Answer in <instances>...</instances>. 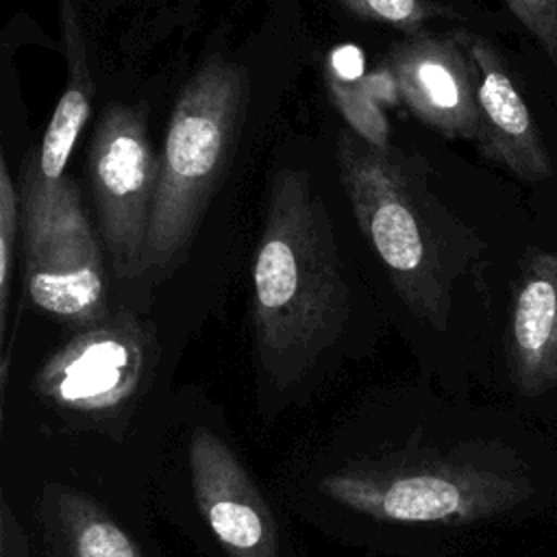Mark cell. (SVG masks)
<instances>
[{
    "mask_svg": "<svg viewBox=\"0 0 557 557\" xmlns=\"http://www.w3.org/2000/svg\"><path fill=\"white\" fill-rule=\"evenodd\" d=\"M61 7L67 35L70 81L46 126L37 161L26 172L22 200H46L61 187V183L65 181L63 172L67 159L91 111V78L89 67L85 63L87 57L78 33V24L74 20V11H70L72 7H67V0H61Z\"/></svg>",
    "mask_w": 557,
    "mask_h": 557,
    "instance_id": "cell-12",
    "label": "cell"
},
{
    "mask_svg": "<svg viewBox=\"0 0 557 557\" xmlns=\"http://www.w3.org/2000/svg\"><path fill=\"white\" fill-rule=\"evenodd\" d=\"M154 363L150 331L131 311H115L57 348L39 368L35 392L59 416L107 431L135 411Z\"/></svg>",
    "mask_w": 557,
    "mask_h": 557,
    "instance_id": "cell-5",
    "label": "cell"
},
{
    "mask_svg": "<svg viewBox=\"0 0 557 557\" xmlns=\"http://www.w3.org/2000/svg\"><path fill=\"white\" fill-rule=\"evenodd\" d=\"M505 4L557 67V0H505Z\"/></svg>",
    "mask_w": 557,
    "mask_h": 557,
    "instance_id": "cell-17",
    "label": "cell"
},
{
    "mask_svg": "<svg viewBox=\"0 0 557 557\" xmlns=\"http://www.w3.org/2000/svg\"><path fill=\"white\" fill-rule=\"evenodd\" d=\"M292 507L348 544L409 553L429 531L487 520L522 498V485L409 424L368 437L346 422L298 470Z\"/></svg>",
    "mask_w": 557,
    "mask_h": 557,
    "instance_id": "cell-1",
    "label": "cell"
},
{
    "mask_svg": "<svg viewBox=\"0 0 557 557\" xmlns=\"http://www.w3.org/2000/svg\"><path fill=\"white\" fill-rule=\"evenodd\" d=\"M509 359L527 394L557 383V252L531 248L511 298Z\"/></svg>",
    "mask_w": 557,
    "mask_h": 557,
    "instance_id": "cell-11",
    "label": "cell"
},
{
    "mask_svg": "<svg viewBox=\"0 0 557 557\" xmlns=\"http://www.w3.org/2000/svg\"><path fill=\"white\" fill-rule=\"evenodd\" d=\"M44 509L52 557H144L124 527L87 494L54 487Z\"/></svg>",
    "mask_w": 557,
    "mask_h": 557,
    "instance_id": "cell-13",
    "label": "cell"
},
{
    "mask_svg": "<svg viewBox=\"0 0 557 557\" xmlns=\"http://www.w3.org/2000/svg\"><path fill=\"white\" fill-rule=\"evenodd\" d=\"M194 507L224 557H285L278 520L231 442L200 424L187 442Z\"/></svg>",
    "mask_w": 557,
    "mask_h": 557,
    "instance_id": "cell-8",
    "label": "cell"
},
{
    "mask_svg": "<svg viewBox=\"0 0 557 557\" xmlns=\"http://www.w3.org/2000/svg\"><path fill=\"white\" fill-rule=\"evenodd\" d=\"M26 239V292L35 307L63 322L91 326L111 315L102 252L65 178L46 200H22Z\"/></svg>",
    "mask_w": 557,
    "mask_h": 557,
    "instance_id": "cell-6",
    "label": "cell"
},
{
    "mask_svg": "<svg viewBox=\"0 0 557 557\" xmlns=\"http://www.w3.org/2000/svg\"><path fill=\"white\" fill-rule=\"evenodd\" d=\"M326 85L333 104L348 122L350 131L374 148H387L389 124L366 78H359L350 70H339L335 63H329Z\"/></svg>",
    "mask_w": 557,
    "mask_h": 557,
    "instance_id": "cell-14",
    "label": "cell"
},
{
    "mask_svg": "<svg viewBox=\"0 0 557 557\" xmlns=\"http://www.w3.org/2000/svg\"><path fill=\"white\" fill-rule=\"evenodd\" d=\"M17 228H20V196L13 187L9 163L0 159V335H2V385H7L9 368V346H7V311H9V289L11 274L15 265L17 250Z\"/></svg>",
    "mask_w": 557,
    "mask_h": 557,
    "instance_id": "cell-15",
    "label": "cell"
},
{
    "mask_svg": "<svg viewBox=\"0 0 557 557\" xmlns=\"http://www.w3.org/2000/svg\"><path fill=\"white\" fill-rule=\"evenodd\" d=\"M476 70V104L481 152L524 183H542L553 174L550 154L537 124L520 96L500 52L481 35L457 30Z\"/></svg>",
    "mask_w": 557,
    "mask_h": 557,
    "instance_id": "cell-10",
    "label": "cell"
},
{
    "mask_svg": "<svg viewBox=\"0 0 557 557\" xmlns=\"http://www.w3.org/2000/svg\"><path fill=\"white\" fill-rule=\"evenodd\" d=\"M348 322V287L326 209L309 176L281 170L252 263V342L261 418L311 383Z\"/></svg>",
    "mask_w": 557,
    "mask_h": 557,
    "instance_id": "cell-2",
    "label": "cell"
},
{
    "mask_svg": "<svg viewBox=\"0 0 557 557\" xmlns=\"http://www.w3.org/2000/svg\"><path fill=\"white\" fill-rule=\"evenodd\" d=\"M89 181L102 237L120 278L146 270V246L159 181V157L137 107L113 104L91 139Z\"/></svg>",
    "mask_w": 557,
    "mask_h": 557,
    "instance_id": "cell-7",
    "label": "cell"
},
{
    "mask_svg": "<svg viewBox=\"0 0 557 557\" xmlns=\"http://www.w3.org/2000/svg\"><path fill=\"white\" fill-rule=\"evenodd\" d=\"M342 4L363 20L403 30H416L429 17L442 13L440 7H433L426 0H342Z\"/></svg>",
    "mask_w": 557,
    "mask_h": 557,
    "instance_id": "cell-16",
    "label": "cell"
},
{
    "mask_svg": "<svg viewBox=\"0 0 557 557\" xmlns=\"http://www.w3.org/2000/svg\"><path fill=\"white\" fill-rule=\"evenodd\" d=\"M385 65L416 117L446 137L476 139V70L455 33L409 37L389 50Z\"/></svg>",
    "mask_w": 557,
    "mask_h": 557,
    "instance_id": "cell-9",
    "label": "cell"
},
{
    "mask_svg": "<svg viewBox=\"0 0 557 557\" xmlns=\"http://www.w3.org/2000/svg\"><path fill=\"white\" fill-rule=\"evenodd\" d=\"M337 165L357 224L385 263L396 294L413 318L444 329L453 272L431 202L407 163L387 148L342 133Z\"/></svg>",
    "mask_w": 557,
    "mask_h": 557,
    "instance_id": "cell-3",
    "label": "cell"
},
{
    "mask_svg": "<svg viewBox=\"0 0 557 557\" xmlns=\"http://www.w3.org/2000/svg\"><path fill=\"white\" fill-rule=\"evenodd\" d=\"M246 107V72L211 57L183 87L159 157L146 270L174 263L226 168Z\"/></svg>",
    "mask_w": 557,
    "mask_h": 557,
    "instance_id": "cell-4",
    "label": "cell"
}]
</instances>
